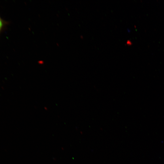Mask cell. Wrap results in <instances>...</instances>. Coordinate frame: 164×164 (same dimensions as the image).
Instances as JSON below:
<instances>
[{
    "label": "cell",
    "mask_w": 164,
    "mask_h": 164,
    "mask_svg": "<svg viewBox=\"0 0 164 164\" xmlns=\"http://www.w3.org/2000/svg\"><path fill=\"white\" fill-rule=\"evenodd\" d=\"M39 63L40 64H42L43 63V61L40 60L39 61Z\"/></svg>",
    "instance_id": "obj_2"
},
{
    "label": "cell",
    "mask_w": 164,
    "mask_h": 164,
    "mask_svg": "<svg viewBox=\"0 0 164 164\" xmlns=\"http://www.w3.org/2000/svg\"><path fill=\"white\" fill-rule=\"evenodd\" d=\"M2 22L1 20V19L0 18V30L2 27Z\"/></svg>",
    "instance_id": "obj_1"
}]
</instances>
